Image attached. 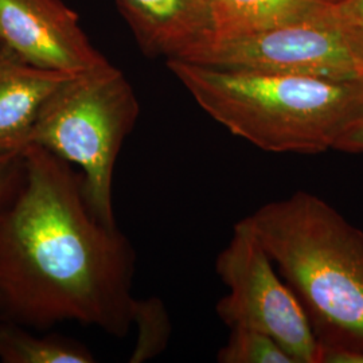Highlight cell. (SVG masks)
Returning a JSON list of instances; mask_svg holds the SVG:
<instances>
[{
  "label": "cell",
  "instance_id": "cell-8",
  "mask_svg": "<svg viewBox=\"0 0 363 363\" xmlns=\"http://www.w3.org/2000/svg\"><path fill=\"white\" fill-rule=\"evenodd\" d=\"M144 52L187 60L214 38L208 0H116Z\"/></svg>",
  "mask_w": 363,
  "mask_h": 363
},
{
  "label": "cell",
  "instance_id": "cell-7",
  "mask_svg": "<svg viewBox=\"0 0 363 363\" xmlns=\"http://www.w3.org/2000/svg\"><path fill=\"white\" fill-rule=\"evenodd\" d=\"M0 42L33 65L66 74L109 62L62 0H0Z\"/></svg>",
  "mask_w": 363,
  "mask_h": 363
},
{
  "label": "cell",
  "instance_id": "cell-17",
  "mask_svg": "<svg viewBox=\"0 0 363 363\" xmlns=\"http://www.w3.org/2000/svg\"><path fill=\"white\" fill-rule=\"evenodd\" d=\"M335 150L349 154H363V116L340 138Z\"/></svg>",
  "mask_w": 363,
  "mask_h": 363
},
{
  "label": "cell",
  "instance_id": "cell-4",
  "mask_svg": "<svg viewBox=\"0 0 363 363\" xmlns=\"http://www.w3.org/2000/svg\"><path fill=\"white\" fill-rule=\"evenodd\" d=\"M140 105L130 81L109 62L67 78L43 105L30 144L81 169L93 214L116 226L112 187L117 157Z\"/></svg>",
  "mask_w": 363,
  "mask_h": 363
},
{
  "label": "cell",
  "instance_id": "cell-13",
  "mask_svg": "<svg viewBox=\"0 0 363 363\" xmlns=\"http://www.w3.org/2000/svg\"><path fill=\"white\" fill-rule=\"evenodd\" d=\"M220 363H296L273 337L255 330L233 328L217 354Z\"/></svg>",
  "mask_w": 363,
  "mask_h": 363
},
{
  "label": "cell",
  "instance_id": "cell-15",
  "mask_svg": "<svg viewBox=\"0 0 363 363\" xmlns=\"http://www.w3.org/2000/svg\"><path fill=\"white\" fill-rule=\"evenodd\" d=\"M22 152L0 154V206L9 199L22 175Z\"/></svg>",
  "mask_w": 363,
  "mask_h": 363
},
{
  "label": "cell",
  "instance_id": "cell-2",
  "mask_svg": "<svg viewBox=\"0 0 363 363\" xmlns=\"http://www.w3.org/2000/svg\"><path fill=\"white\" fill-rule=\"evenodd\" d=\"M167 67L208 116L267 152L335 150L363 116L362 78L225 70L181 60Z\"/></svg>",
  "mask_w": 363,
  "mask_h": 363
},
{
  "label": "cell",
  "instance_id": "cell-19",
  "mask_svg": "<svg viewBox=\"0 0 363 363\" xmlns=\"http://www.w3.org/2000/svg\"><path fill=\"white\" fill-rule=\"evenodd\" d=\"M325 1H328V3H337V1H340V0H325Z\"/></svg>",
  "mask_w": 363,
  "mask_h": 363
},
{
  "label": "cell",
  "instance_id": "cell-18",
  "mask_svg": "<svg viewBox=\"0 0 363 363\" xmlns=\"http://www.w3.org/2000/svg\"><path fill=\"white\" fill-rule=\"evenodd\" d=\"M358 77L363 79V31H346Z\"/></svg>",
  "mask_w": 363,
  "mask_h": 363
},
{
  "label": "cell",
  "instance_id": "cell-20",
  "mask_svg": "<svg viewBox=\"0 0 363 363\" xmlns=\"http://www.w3.org/2000/svg\"><path fill=\"white\" fill-rule=\"evenodd\" d=\"M0 46H1V42H0Z\"/></svg>",
  "mask_w": 363,
  "mask_h": 363
},
{
  "label": "cell",
  "instance_id": "cell-14",
  "mask_svg": "<svg viewBox=\"0 0 363 363\" xmlns=\"http://www.w3.org/2000/svg\"><path fill=\"white\" fill-rule=\"evenodd\" d=\"M325 13L345 31H363V0L331 3Z\"/></svg>",
  "mask_w": 363,
  "mask_h": 363
},
{
  "label": "cell",
  "instance_id": "cell-9",
  "mask_svg": "<svg viewBox=\"0 0 363 363\" xmlns=\"http://www.w3.org/2000/svg\"><path fill=\"white\" fill-rule=\"evenodd\" d=\"M66 74L33 65L1 43L0 46V154H21L39 113Z\"/></svg>",
  "mask_w": 363,
  "mask_h": 363
},
{
  "label": "cell",
  "instance_id": "cell-1",
  "mask_svg": "<svg viewBox=\"0 0 363 363\" xmlns=\"http://www.w3.org/2000/svg\"><path fill=\"white\" fill-rule=\"evenodd\" d=\"M0 206V322L48 330L77 322L124 337L132 325L135 250L91 211L82 175L35 144Z\"/></svg>",
  "mask_w": 363,
  "mask_h": 363
},
{
  "label": "cell",
  "instance_id": "cell-3",
  "mask_svg": "<svg viewBox=\"0 0 363 363\" xmlns=\"http://www.w3.org/2000/svg\"><path fill=\"white\" fill-rule=\"evenodd\" d=\"M247 220L319 345L363 349V232L307 191L265 203Z\"/></svg>",
  "mask_w": 363,
  "mask_h": 363
},
{
  "label": "cell",
  "instance_id": "cell-10",
  "mask_svg": "<svg viewBox=\"0 0 363 363\" xmlns=\"http://www.w3.org/2000/svg\"><path fill=\"white\" fill-rule=\"evenodd\" d=\"M214 38H234L319 16L325 0H208ZM211 40V42H213Z\"/></svg>",
  "mask_w": 363,
  "mask_h": 363
},
{
  "label": "cell",
  "instance_id": "cell-12",
  "mask_svg": "<svg viewBox=\"0 0 363 363\" xmlns=\"http://www.w3.org/2000/svg\"><path fill=\"white\" fill-rule=\"evenodd\" d=\"M133 323L138 325V340L130 354V363L145 362L166 350L171 337V322L160 298H136L132 311Z\"/></svg>",
  "mask_w": 363,
  "mask_h": 363
},
{
  "label": "cell",
  "instance_id": "cell-11",
  "mask_svg": "<svg viewBox=\"0 0 363 363\" xmlns=\"http://www.w3.org/2000/svg\"><path fill=\"white\" fill-rule=\"evenodd\" d=\"M0 361L4 363H93L91 350L77 340L35 337L23 325L0 322Z\"/></svg>",
  "mask_w": 363,
  "mask_h": 363
},
{
  "label": "cell",
  "instance_id": "cell-16",
  "mask_svg": "<svg viewBox=\"0 0 363 363\" xmlns=\"http://www.w3.org/2000/svg\"><path fill=\"white\" fill-rule=\"evenodd\" d=\"M318 363H363V349L320 346Z\"/></svg>",
  "mask_w": 363,
  "mask_h": 363
},
{
  "label": "cell",
  "instance_id": "cell-6",
  "mask_svg": "<svg viewBox=\"0 0 363 363\" xmlns=\"http://www.w3.org/2000/svg\"><path fill=\"white\" fill-rule=\"evenodd\" d=\"M325 10L311 19L213 40L184 61L225 70L359 78L347 33Z\"/></svg>",
  "mask_w": 363,
  "mask_h": 363
},
{
  "label": "cell",
  "instance_id": "cell-5",
  "mask_svg": "<svg viewBox=\"0 0 363 363\" xmlns=\"http://www.w3.org/2000/svg\"><path fill=\"white\" fill-rule=\"evenodd\" d=\"M273 265L247 217L238 220L216 259V272L229 289L216 306L217 315L230 330L247 328L273 337L296 363H318L320 345L311 322Z\"/></svg>",
  "mask_w": 363,
  "mask_h": 363
}]
</instances>
